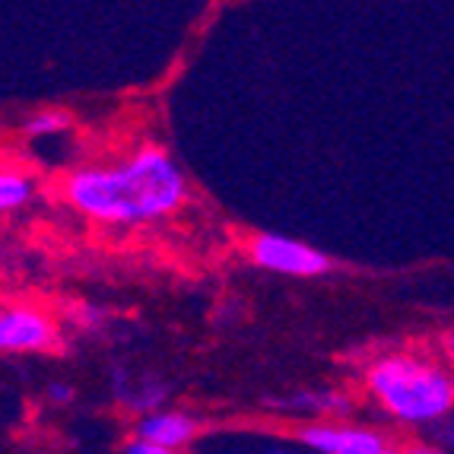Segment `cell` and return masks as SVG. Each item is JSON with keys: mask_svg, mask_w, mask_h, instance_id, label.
Here are the masks:
<instances>
[{"mask_svg": "<svg viewBox=\"0 0 454 454\" xmlns=\"http://www.w3.org/2000/svg\"><path fill=\"white\" fill-rule=\"evenodd\" d=\"M432 432H435V445H439L442 451H451L454 454V423H451V419L439 423Z\"/></svg>", "mask_w": 454, "mask_h": 454, "instance_id": "8fae6325", "label": "cell"}, {"mask_svg": "<svg viewBox=\"0 0 454 454\" xmlns=\"http://www.w3.org/2000/svg\"><path fill=\"white\" fill-rule=\"evenodd\" d=\"M442 353H445V365L454 372V327L445 333V340H442Z\"/></svg>", "mask_w": 454, "mask_h": 454, "instance_id": "5bb4252c", "label": "cell"}, {"mask_svg": "<svg viewBox=\"0 0 454 454\" xmlns=\"http://www.w3.org/2000/svg\"><path fill=\"white\" fill-rule=\"evenodd\" d=\"M70 124H74V118H70L67 112L48 108V112H35L29 121H26V134L29 137H54V134H61V130H67Z\"/></svg>", "mask_w": 454, "mask_h": 454, "instance_id": "30bf717a", "label": "cell"}, {"mask_svg": "<svg viewBox=\"0 0 454 454\" xmlns=\"http://www.w3.org/2000/svg\"><path fill=\"white\" fill-rule=\"evenodd\" d=\"M372 454H407V448H394V445H387V448H381V451H372Z\"/></svg>", "mask_w": 454, "mask_h": 454, "instance_id": "2e32d148", "label": "cell"}, {"mask_svg": "<svg viewBox=\"0 0 454 454\" xmlns=\"http://www.w3.org/2000/svg\"><path fill=\"white\" fill-rule=\"evenodd\" d=\"M35 197V182L16 168H0V213L20 210Z\"/></svg>", "mask_w": 454, "mask_h": 454, "instance_id": "9c48e42d", "label": "cell"}, {"mask_svg": "<svg viewBox=\"0 0 454 454\" xmlns=\"http://www.w3.org/2000/svg\"><path fill=\"white\" fill-rule=\"evenodd\" d=\"M299 442L315 454H372L391 445L385 432L369 426H349L340 419H315L299 429Z\"/></svg>", "mask_w": 454, "mask_h": 454, "instance_id": "277c9868", "label": "cell"}, {"mask_svg": "<svg viewBox=\"0 0 454 454\" xmlns=\"http://www.w3.org/2000/svg\"><path fill=\"white\" fill-rule=\"evenodd\" d=\"M365 387L387 417L435 429L454 413V372L417 353H387L365 369Z\"/></svg>", "mask_w": 454, "mask_h": 454, "instance_id": "7a4b0ae2", "label": "cell"}, {"mask_svg": "<svg viewBox=\"0 0 454 454\" xmlns=\"http://www.w3.org/2000/svg\"><path fill=\"white\" fill-rule=\"evenodd\" d=\"M58 343V327L29 305L0 309V353H45Z\"/></svg>", "mask_w": 454, "mask_h": 454, "instance_id": "5b68a950", "label": "cell"}, {"mask_svg": "<svg viewBox=\"0 0 454 454\" xmlns=\"http://www.w3.org/2000/svg\"><path fill=\"white\" fill-rule=\"evenodd\" d=\"M273 410H289V413H311V417H347L353 403L340 391H295L286 397L270 401Z\"/></svg>", "mask_w": 454, "mask_h": 454, "instance_id": "52a82bcc", "label": "cell"}, {"mask_svg": "<svg viewBox=\"0 0 454 454\" xmlns=\"http://www.w3.org/2000/svg\"><path fill=\"white\" fill-rule=\"evenodd\" d=\"M134 432V439L140 442L160 445L166 451H182V448H188L194 442L197 419L182 413V410H156V413H146V417L137 419Z\"/></svg>", "mask_w": 454, "mask_h": 454, "instance_id": "8992f818", "label": "cell"}, {"mask_svg": "<svg viewBox=\"0 0 454 454\" xmlns=\"http://www.w3.org/2000/svg\"><path fill=\"white\" fill-rule=\"evenodd\" d=\"M76 397L74 385H64V381H54V385H48V401L54 403H70Z\"/></svg>", "mask_w": 454, "mask_h": 454, "instance_id": "7c38bea8", "label": "cell"}, {"mask_svg": "<svg viewBox=\"0 0 454 454\" xmlns=\"http://www.w3.org/2000/svg\"><path fill=\"white\" fill-rule=\"evenodd\" d=\"M64 194L98 223H150L175 213L188 197L178 162L160 146L130 153L118 166H90L67 178Z\"/></svg>", "mask_w": 454, "mask_h": 454, "instance_id": "6da1fadb", "label": "cell"}, {"mask_svg": "<svg viewBox=\"0 0 454 454\" xmlns=\"http://www.w3.org/2000/svg\"><path fill=\"white\" fill-rule=\"evenodd\" d=\"M407 454H451V451H442L439 445H410Z\"/></svg>", "mask_w": 454, "mask_h": 454, "instance_id": "9a60e30c", "label": "cell"}, {"mask_svg": "<svg viewBox=\"0 0 454 454\" xmlns=\"http://www.w3.org/2000/svg\"><path fill=\"white\" fill-rule=\"evenodd\" d=\"M267 454H289V451H280V448H277V451H267Z\"/></svg>", "mask_w": 454, "mask_h": 454, "instance_id": "e0dca14e", "label": "cell"}, {"mask_svg": "<svg viewBox=\"0 0 454 454\" xmlns=\"http://www.w3.org/2000/svg\"><path fill=\"white\" fill-rule=\"evenodd\" d=\"M114 397L124 403V407H130L134 413H140V417H146V413H156V410L166 403L168 397V385L160 379H144L140 385H130L128 375L124 372H114Z\"/></svg>", "mask_w": 454, "mask_h": 454, "instance_id": "ba28073f", "label": "cell"}, {"mask_svg": "<svg viewBox=\"0 0 454 454\" xmlns=\"http://www.w3.org/2000/svg\"><path fill=\"white\" fill-rule=\"evenodd\" d=\"M251 258L264 270L286 273V277H325L333 270V261L325 251L311 248V245L299 242V239H286V235H254L251 239Z\"/></svg>", "mask_w": 454, "mask_h": 454, "instance_id": "3957f363", "label": "cell"}, {"mask_svg": "<svg viewBox=\"0 0 454 454\" xmlns=\"http://www.w3.org/2000/svg\"><path fill=\"white\" fill-rule=\"evenodd\" d=\"M121 454H182V451H166V448H160V445H150V442L134 439V442H128V445H124Z\"/></svg>", "mask_w": 454, "mask_h": 454, "instance_id": "4fadbf2b", "label": "cell"}]
</instances>
